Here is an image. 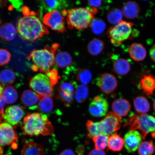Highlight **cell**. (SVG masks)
Masks as SVG:
<instances>
[{
    "mask_svg": "<svg viewBox=\"0 0 155 155\" xmlns=\"http://www.w3.org/2000/svg\"><path fill=\"white\" fill-rule=\"evenodd\" d=\"M22 12L24 16L19 18L16 24L17 30L21 38L35 41L49 34V31L42 24L38 13L31 11L25 6L23 7Z\"/></svg>",
    "mask_w": 155,
    "mask_h": 155,
    "instance_id": "6da1fadb",
    "label": "cell"
},
{
    "mask_svg": "<svg viewBox=\"0 0 155 155\" xmlns=\"http://www.w3.org/2000/svg\"><path fill=\"white\" fill-rule=\"evenodd\" d=\"M59 47V44L55 43L51 46H45L43 49L34 50L27 58L32 61L33 71L46 74L51 70L55 64V54Z\"/></svg>",
    "mask_w": 155,
    "mask_h": 155,
    "instance_id": "7a4b0ae2",
    "label": "cell"
},
{
    "mask_svg": "<svg viewBox=\"0 0 155 155\" xmlns=\"http://www.w3.org/2000/svg\"><path fill=\"white\" fill-rule=\"evenodd\" d=\"M23 123V130L25 134L31 137L40 135H50L54 133L53 126L45 114H29L25 117Z\"/></svg>",
    "mask_w": 155,
    "mask_h": 155,
    "instance_id": "3957f363",
    "label": "cell"
},
{
    "mask_svg": "<svg viewBox=\"0 0 155 155\" xmlns=\"http://www.w3.org/2000/svg\"><path fill=\"white\" fill-rule=\"evenodd\" d=\"M62 14L67 15L68 28L81 30L88 28L91 26L94 15L89 9L85 8H76L68 10H63Z\"/></svg>",
    "mask_w": 155,
    "mask_h": 155,
    "instance_id": "277c9868",
    "label": "cell"
},
{
    "mask_svg": "<svg viewBox=\"0 0 155 155\" xmlns=\"http://www.w3.org/2000/svg\"><path fill=\"white\" fill-rule=\"evenodd\" d=\"M125 126H129L130 130H139L144 139L149 133H155V117L146 114L134 115L129 118Z\"/></svg>",
    "mask_w": 155,
    "mask_h": 155,
    "instance_id": "5b68a950",
    "label": "cell"
},
{
    "mask_svg": "<svg viewBox=\"0 0 155 155\" xmlns=\"http://www.w3.org/2000/svg\"><path fill=\"white\" fill-rule=\"evenodd\" d=\"M133 23L122 21L108 29L107 35L111 43L118 46L129 38L132 33Z\"/></svg>",
    "mask_w": 155,
    "mask_h": 155,
    "instance_id": "8992f818",
    "label": "cell"
},
{
    "mask_svg": "<svg viewBox=\"0 0 155 155\" xmlns=\"http://www.w3.org/2000/svg\"><path fill=\"white\" fill-rule=\"evenodd\" d=\"M29 86L41 97L53 95V85L47 75L38 74L31 79Z\"/></svg>",
    "mask_w": 155,
    "mask_h": 155,
    "instance_id": "52a82bcc",
    "label": "cell"
},
{
    "mask_svg": "<svg viewBox=\"0 0 155 155\" xmlns=\"http://www.w3.org/2000/svg\"><path fill=\"white\" fill-rule=\"evenodd\" d=\"M18 135L12 125L7 123L0 124V154L3 153V148L5 146L13 145L17 148L16 141Z\"/></svg>",
    "mask_w": 155,
    "mask_h": 155,
    "instance_id": "ba28073f",
    "label": "cell"
},
{
    "mask_svg": "<svg viewBox=\"0 0 155 155\" xmlns=\"http://www.w3.org/2000/svg\"><path fill=\"white\" fill-rule=\"evenodd\" d=\"M100 122L103 134L109 136L120 129L122 120L121 116L114 112H110Z\"/></svg>",
    "mask_w": 155,
    "mask_h": 155,
    "instance_id": "9c48e42d",
    "label": "cell"
},
{
    "mask_svg": "<svg viewBox=\"0 0 155 155\" xmlns=\"http://www.w3.org/2000/svg\"><path fill=\"white\" fill-rule=\"evenodd\" d=\"M43 23L52 30L59 33L66 31L65 19L62 14L58 11H53L46 14Z\"/></svg>",
    "mask_w": 155,
    "mask_h": 155,
    "instance_id": "30bf717a",
    "label": "cell"
},
{
    "mask_svg": "<svg viewBox=\"0 0 155 155\" xmlns=\"http://www.w3.org/2000/svg\"><path fill=\"white\" fill-rule=\"evenodd\" d=\"M25 115L24 109L20 106L14 105L9 107L1 116L5 123L14 126L18 124Z\"/></svg>",
    "mask_w": 155,
    "mask_h": 155,
    "instance_id": "8fae6325",
    "label": "cell"
},
{
    "mask_svg": "<svg viewBox=\"0 0 155 155\" xmlns=\"http://www.w3.org/2000/svg\"><path fill=\"white\" fill-rule=\"evenodd\" d=\"M108 109V103L105 98L97 96L94 98L89 106V112L95 117H101L106 115Z\"/></svg>",
    "mask_w": 155,
    "mask_h": 155,
    "instance_id": "7c38bea8",
    "label": "cell"
},
{
    "mask_svg": "<svg viewBox=\"0 0 155 155\" xmlns=\"http://www.w3.org/2000/svg\"><path fill=\"white\" fill-rule=\"evenodd\" d=\"M97 83L100 90L107 95L111 94L117 86V81L116 77L109 73L103 74L98 79Z\"/></svg>",
    "mask_w": 155,
    "mask_h": 155,
    "instance_id": "4fadbf2b",
    "label": "cell"
},
{
    "mask_svg": "<svg viewBox=\"0 0 155 155\" xmlns=\"http://www.w3.org/2000/svg\"><path fill=\"white\" fill-rule=\"evenodd\" d=\"M143 137L140 133L137 130H130L124 136L125 148L129 153H133L138 149Z\"/></svg>",
    "mask_w": 155,
    "mask_h": 155,
    "instance_id": "5bb4252c",
    "label": "cell"
},
{
    "mask_svg": "<svg viewBox=\"0 0 155 155\" xmlns=\"http://www.w3.org/2000/svg\"><path fill=\"white\" fill-rule=\"evenodd\" d=\"M41 97L31 90H25L21 97V101L29 109L35 110L38 108V106Z\"/></svg>",
    "mask_w": 155,
    "mask_h": 155,
    "instance_id": "9a60e30c",
    "label": "cell"
},
{
    "mask_svg": "<svg viewBox=\"0 0 155 155\" xmlns=\"http://www.w3.org/2000/svg\"><path fill=\"white\" fill-rule=\"evenodd\" d=\"M131 107L130 103L127 100L124 98H120L113 102L112 108L114 113L121 117H123L128 114Z\"/></svg>",
    "mask_w": 155,
    "mask_h": 155,
    "instance_id": "2e32d148",
    "label": "cell"
},
{
    "mask_svg": "<svg viewBox=\"0 0 155 155\" xmlns=\"http://www.w3.org/2000/svg\"><path fill=\"white\" fill-rule=\"evenodd\" d=\"M41 4L46 11L61 10L68 6L66 0H39Z\"/></svg>",
    "mask_w": 155,
    "mask_h": 155,
    "instance_id": "e0dca14e",
    "label": "cell"
},
{
    "mask_svg": "<svg viewBox=\"0 0 155 155\" xmlns=\"http://www.w3.org/2000/svg\"><path fill=\"white\" fill-rule=\"evenodd\" d=\"M139 85L141 90L147 95H152L155 91V77L151 75H145Z\"/></svg>",
    "mask_w": 155,
    "mask_h": 155,
    "instance_id": "ac0fdd59",
    "label": "cell"
},
{
    "mask_svg": "<svg viewBox=\"0 0 155 155\" xmlns=\"http://www.w3.org/2000/svg\"><path fill=\"white\" fill-rule=\"evenodd\" d=\"M131 58L134 61H143L147 56V51L142 44L134 43L131 45L129 49Z\"/></svg>",
    "mask_w": 155,
    "mask_h": 155,
    "instance_id": "d6986e66",
    "label": "cell"
},
{
    "mask_svg": "<svg viewBox=\"0 0 155 155\" xmlns=\"http://www.w3.org/2000/svg\"><path fill=\"white\" fill-rule=\"evenodd\" d=\"M140 11L139 6L134 1H130L124 5L123 8V13L126 18L134 19L137 16Z\"/></svg>",
    "mask_w": 155,
    "mask_h": 155,
    "instance_id": "ffe728a7",
    "label": "cell"
},
{
    "mask_svg": "<svg viewBox=\"0 0 155 155\" xmlns=\"http://www.w3.org/2000/svg\"><path fill=\"white\" fill-rule=\"evenodd\" d=\"M17 32L12 24L5 23L0 26V38L5 41H11L15 38Z\"/></svg>",
    "mask_w": 155,
    "mask_h": 155,
    "instance_id": "44dd1931",
    "label": "cell"
},
{
    "mask_svg": "<svg viewBox=\"0 0 155 155\" xmlns=\"http://www.w3.org/2000/svg\"><path fill=\"white\" fill-rule=\"evenodd\" d=\"M21 155H45L41 145L30 141L26 143L23 147Z\"/></svg>",
    "mask_w": 155,
    "mask_h": 155,
    "instance_id": "7402d4cb",
    "label": "cell"
},
{
    "mask_svg": "<svg viewBox=\"0 0 155 155\" xmlns=\"http://www.w3.org/2000/svg\"><path fill=\"white\" fill-rule=\"evenodd\" d=\"M113 66L114 72L121 76L127 75L131 69L129 62L123 58L115 60L114 62Z\"/></svg>",
    "mask_w": 155,
    "mask_h": 155,
    "instance_id": "603a6c76",
    "label": "cell"
},
{
    "mask_svg": "<svg viewBox=\"0 0 155 155\" xmlns=\"http://www.w3.org/2000/svg\"><path fill=\"white\" fill-rule=\"evenodd\" d=\"M72 58L67 52L61 51L58 53L55 57V64L61 69L69 67L72 64Z\"/></svg>",
    "mask_w": 155,
    "mask_h": 155,
    "instance_id": "cb8c5ba5",
    "label": "cell"
},
{
    "mask_svg": "<svg viewBox=\"0 0 155 155\" xmlns=\"http://www.w3.org/2000/svg\"><path fill=\"white\" fill-rule=\"evenodd\" d=\"M134 105L136 111L141 114H146L150 110V104L145 97L139 96L134 100Z\"/></svg>",
    "mask_w": 155,
    "mask_h": 155,
    "instance_id": "d4e9b609",
    "label": "cell"
},
{
    "mask_svg": "<svg viewBox=\"0 0 155 155\" xmlns=\"http://www.w3.org/2000/svg\"><path fill=\"white\" fill-rule=\"evenodd\" d=\"M124 145V140L119 134H114L108 139V147L110 150L114 152H120Z\"/></svg>",
    "mask_w": 155,
    "mask_h": 155,
    "instance_id": "484cf974",
    "label": "cell"
},
{
    "mask_svg": "<svg viewBox=\"0 0 155 155\" xmlns=\"http://www.w3.org/2000/svg\"><path fill=\"white\" fill-rule=\"evenodd\" d=\"M2 96L6 104L14 103L18 99V94L16 89L13 86H8L3 89Z\"/></svg>",
    "mask_w": 155,
    "mask_h": 155,
    "instance_id": "4316f807",
    "label": "cell"
},
{
    "mask_svg": "<svg viewBox=\"0 0 155 155\" xmlns=\"http://www.w3.org/2000/svg\"><path fill=\"white\" fill-rule=\"evenodd\" d=\"M54 102L51 97H44L41 98L38 109L42 113L48 114L54 109Z\"/></svg>",
    "mask_w": 155,
    "mask_h": 155,
    "instance_id": "83f0119b",
    "label": "cell"
},
{
    "mask_svg": "<svg viewBox=\"0 0 155 155\" xmlns=\"http://www.w3.org/2000/svg\"><path fill=\"white\" fill-rule=\"evenodd\" d=\"M16 74L10 69H5L0 72V82L3 86L13 84L16 80Z\"/></svg>",
    "mask_w": 155,
    "mask_h": 155,
    "instance_id": "f1b7e54d",
    "label": "cell"
},
{
    "mask_svg": "<svg viewBox=\"0 0 155 155\" xmlns=\"http://www.w3.org/2000/svg\"><path fill=\"white\" fill-rule=\"evenodd\" d=\"M104 47V43L102 41L95 38L89 42L87 46V49L91 55L96 56L101 53Z\"/></svg>",
    "mask_w": 155,
    "mask_h": 155,
    "instance_id": "f546056e",
    "label": "cell"
},
{
    "mask_svg": "<svg viewBox=\"0 0 155 155\" xmlns=\"http://www.w3.org/2000/svg\"><path fill=\"white\" fill-rule=\"evenodd\" d=\"M86 126L89 138L103 134L100 122H94L89 120L87 122Z\"/></svg>",
    "mask_w": 155,
    "mask_h": 155,
    "instance_id": "4dcf8cb0",
    "label": "cell"
},
{
    "mask_svg": "<svg viewBox=\"0 0 155 155\" xmlns=\"http://www.w3.org/2000/svg\"><path fill=\"white\" fill-rule=\"evenodd\" d=\"M123 13L120 9L113 8L110 10L107 15V18L110 24L117 25L122 21L123 18Z\"/></svg>",
    "mask_w": 155,
    "mask_h": 155,
    "instance_id": "1f68e13d",
    "label": "cell"
},
{
    "mask_svg": "<svg viewBox=\"0 0 155 155\" xmlns=\"http://www.w3.org/2000/svg\"><path fill=\"white\" fill-rule=\"evenodd\" d=\"M89 92V88L86 85H79L78 86L75 93V100L79 103L84 102L88 98Z\"/></svg>",
    "mask_w": 155,
    "mask_h": 155,
    "instance_id": "d6a6232c",
    "label": "cell"
},
{
    "mask_svg": "<svg viewBox=\"0 0 155 155\" xmlns=\"http://www.w3.org/2000/svg\"><path fill=\"white\" fill-rule=\"evenodd\" d=\"M155 145L152 141H147L141 142L139 147V155H152L155 152Z\"/></svg>",
    "mask_w": 155,
    "mask_h": 155,
    "instance_id": "836d02e7",
    "label": "cell"
},
{
    "mask_svg": "<svg viewBox=\"0 0 155 155\" xmlns=\"http://www.w3.org/2000/svg\"><path fill=\"white\" fill-rule=\"evenodd\" d=\"M75 77L81 84L87 85L91 82L92 74L91 71L87 69H80L76 73Z\"/></svg>",
    "mask_w": 155,
    "mask_h": 155,
    "instance_id": "e575fe53",
    "label": "cell"
},
{
    "mask_svg": "<svg viewBox=\"0 0 155 155\" xmlns=\"http://www.w3.org/2000/svg\"><path fill=\"white\" fill-rule=\"evenodd\" d=\"M91 26L93 32L96 35L102 34L106 28L105 23L101 19L98 18L93 19Z\"/></svg>",
    "mask_w": 155,
    "mask_h": 155,
    "instance_id": "d590c367",
    "label": "cell"
},
{
    "mask_svg": "<svg viewBox=\"0 0 155 155\" xmlns=\"http://www.w3.org/2000/svg\"><path fill=\"white\" fill-rule=\"evenodd\" d=\"M109 136L105 135H101L93 138L95 144V147L97 150H105L108 147Z\"/></svg>",
    "mask_w": 155,
    "mask_h": 155,
    "instance_id": "8d00e7d4",
    "label": "cell"
},
{
    "mask_svg": "<svg viewBox=\"0 0 155 155\" xmlns=\"http://www.w3.org/2000/svg\"><path fill=\"white\" fill-rule=\"evenodd\" d=\"M78 86L73 81L62 82L60 84L58 90H61L74 96Z\"/></svg>",
    "mask_w": 155,
    "mask_h": 155,
    "instance_id": "74e56055",
    "label": "cell"
},
{
    "mask_svg": "<svg viewBox=\"0 0 155 155\" xmlns=\"http://www.w3.org/2000/svg\"><path fill=\"white\" fill-rule=\"evenodd\" d=\"M58 90L59 91L58 95V98L63 103L65 106L69 107L71 105L73 101L74 96L63 91Z\"/></svg>",
    "mask_w": 155,
    "mask_h": 155,
    "instance_id": "f35d334b",
    "label": "cell"
},
{
    "mask_svg": "<svg viewBox=\"0 0 155 155\" xmlns=\"http://www.w3.org/2000/svg\"><path fill=\"white\" fill-rule=\"evenodd\" d=\"M90 6L89 10L95 15L98 12V9L101 7L104 4V0H88Z\"/></svg>",
    "mask_w": 155,
    "mask_h": 155,
    "instance_id": "ab89813d",
    "label": "cell"
},
{
    "mask_svg": "<svg viewBox=\"0 0 155 155\" xmlns=\"http://www.w3.org/2000/svg\"><path fill=\"white\" fill-rule=\"evenodd\" d=\"M11 57V54L8 50L3 48L0 49V66L8 64Z\"/></svg>",
    "mask_w": 155,
    "mask_h": 155,
    "instance_id": "60d3db41",
    "label": "cell"
},
{
    "mask_svg": "<svg viewBox=\"0 0 155 155\" xmlns=\"http://www.w3.org/2000/svg\"><path fill=\"white\" fill-rule=\"evenodd\" d=\"M46 74L49 78L53 86L57 83L58 79L60 77L58 75V71L54 69H52L50 72Z\"/></svg>",
    "mask_w": 155,
    "mask_h": 155,
    "instance_id": "b9f144b4",
    "label": "cell"
},
{
    "mask_svg": "<svg viewBox=\"0 0 155 155\" xmlns=\"http://www.w3.org/2000/svg\"><path fill=\"white\" fill-rule=\"evenodd\" d=\"M6 103L2 96L0 95V115H2L4 113V108Z\"/></svg>",
    "mask_w": 155,
    "mask_h": 155,
    "instance_id": "7bdbcfd3",
    "label": "cell"
},
{
    "mask_svg": "<svg viewBox=\"0 0 155 155\" xmlns=\"http://www.w3.org/2000/svg\"><path fill=\"white\" fill-rule=\"evenodd\" d=\"M89 155H106V153L104 151L94 149L91 151L89 153Z\"/></svg>",
    "mask_w": 155,
    "mask_h": 155,
    "instance_id": "ee69618b",
    "label": "cell"
},
{
    "mask_svg": "<svg viewBox=\"0 0 155 155\" xmlns=\"http://www.w3.org/2000/svg\"><path fill=\"white\" fill-rule=\"evenodd\" d=\"M15 8L19 9L22 3V0H9Z\"/></svg>",
    "mask_w": 155,
    "mask_h": 155,
    "instance_id": "f6af8a7d",
    "label": "cell"
},
{
    "mask_svg": "<svg viewBox=\"0 0 155 155\" xmlns=\"http://www.w3.org/2000/svg\"><path fill=\"white\" fill-rule=\"evenodd\" d=\"M59 155H75L72 150L67 149L61 152Z\"/></svg>",
    "mask_w": 155,
    "mask_h": 155,
    "instance_id": "bcb514c9",
    "label": "cell"
},
{
    "mask_svg": "<svg viewBox=\"0 0 155 155\" xmlns=\"http://www.w3.org/2000/svg\"><path fill=\"white\" fill-rule=\"evenodd\" d=\"M150 56L151 59L155 62V45L150 50Z\"/></svg>",
    "mask_w": 155,
    "mask_h": 155,
    "instance_id": "7dc6e473",
    "label": "cell"
},
{
    "mask_svg": "<svg viewBox=\"0 0 155 155\" xmlns=\"http://www.w3.org/2000/svg\"><path fill=\"white\" fill-rule=\"evenodd\" d=\"M3 87L2 86L1 84L0 83V95H1L2 93L3 92Z\"/></svg>",
    "mask_w": 155,
    "mask_h": 155,
    "instance_id": "c3c4849f",
    "label": "cell"
},
{
    "mask_svg": "<svg viewBox=\"0 0 155 155\" xmlns=\"http://www.w3.org/2000/svg\"><path fill=\"white\" fill-rule=\"evenodd\" d=\"M153 108H154V111H155V100L154 101V103H153Z\"/></svg>",
    "mask_w": 155,
    "mask_h": 155,
    "instance_id": "681fc988",
    "label": "cell"
},
{
    "mask_svg": "<svg viewBox=\"0 0 155 155\" xmlns=\"http://www.w3.org/2000/svg\"><path fill=\"white\" fill-rule=\"evenodd\" d=\"M0 155H8L7 154H0Z\"/></svg>",
    "mask_w": 155,
    "mask_h": 155,
    "instance_id": "f907efd6",
    "label": "cell"
},
{
    "mask_svg": "<svg viewBox=\"0 0 155 155\" xmlns=\"http://www.w3.org/2000/svg\"><path fill=\"white\" fill-rule=\"evenodd\" d=\"M143 1H148V0H143Z\"/></svg>",
    "mask_w": 155,
    "mask_h": 155,
    "instance_id": "816d5d0a",
    "label": "cell"
},
{
    "mask_svg": "<svg viewBox=\"0 0 155 155\" xmlns=\"http://www.w3.org/2000/svg\"><path fill=\"white\" fill-rule=\"evenodd\" d=\"M1 119H0V123H1Z\"/></svg>",
    "mask_w": 155,
    "mask_h": 155,
    "instance_id": "f5cc1de1",
    "label": "cell"
},
{
    "mask_svg": "<svg viewBox=\"0 0 155 155\" xmlns=\"http://www.w3.org/2000/svg\"></svg>",
    "mask_w": 155,
    "mask_h": 155,
    "instance_id": "db71d44e",
    "label": "cell"
}]
</instances>
